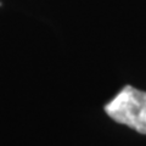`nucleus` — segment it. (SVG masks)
<instances>
[{"label": "nucleus", "mask_w": 146, "mask_h": 146, "mask_svg": "<svg viewBox=\"0 0 146 146\" xmlns=\"http://www.w3.org/2000/svg\"><path fill=\"white\" fill-rule=\"evenodd\" d=\"M105 111L117 123L146 134V91L125 85L105 106Z\"/></svg>", "instance_id": "nucleus-1"}]
</instances>
